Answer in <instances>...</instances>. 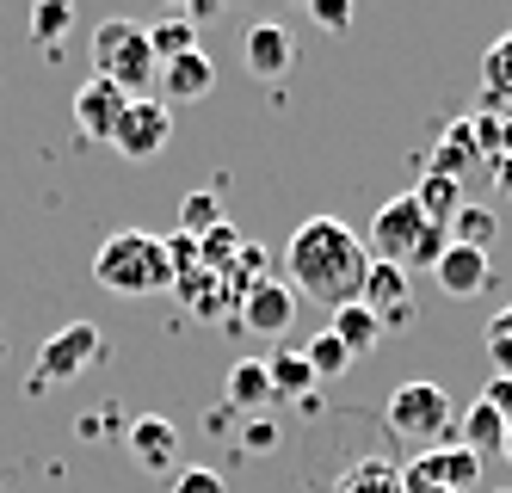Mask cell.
<instances>
[{"instance_id":"cell-1","label":"cell","mask_w":512,"mask_h":493,"mask_svg":"<svg viewBox=\"0 0 512 493\" xmlns=\"http://www.w3.org/2000/svg\"><path fill=\"white\" fill-rule=\"evenodd\" d=\"M364 272H371V253H364V235H352L340 216H309L284 247V284L297 296H315L327 309H346L364 290Z\"/></svg>"},{"instance_id":"cell-2","label":"cell","mask_w":512,"mask_h":493,"mask_svg":"<svg viewBox=\"0 0 512 493\" xmlns=\"http://www.w3.org/2000/svg\"><path fill=\"white\" fill-rule=\"evenodd\" d=\"M93 278L112 290V296H155V290H173V265H167L161 235H149V229H118V235L99 241Z\"/></svg>"},{"instance_id":"cell-3","label":"cell","mask_w":512,"mask_h":493,"mask_svg":"<svg viewBox=\"0 0 512 493\" xmlns=\"http://www.w3.org/2000/svg\"><path fill=\"white\" fill-rule=\"evenodd\" d=\"M451 247V229H432V222L420 216V204L401 192V198H389L377 216H371V235H364V253H371V265H438V253Z\"/></svg>"},{"instance_id":"cell-4","label":"cell","mask_w":512,"mask_h":493,"mask_svg":"<svg viewBox=\"0 0 512 493\" xmlns=\"http://www.w3.org/2000/svg\"><path fill=\"white\" fill-rule=\"evenodd\" d=\"M93 74L99 81H112L124 99H142L155 81V50H149V25H136V19H105L93 31Z\"/></svg>"},{"instance_id":"cell-5","label":"cell","mask_w":512,"mask_h":493,"mask_svg":"<svg viewBox=\"0 0 512 493\" xmlns=\"http://www.w3.org/2000/svg\"><path fill=\"white\" fill-rule=\"evenodd\" d=\"M99 358H105V333L93 321H68V327H56L44 346H38V364H31V383L25 389L44 395L56 383H75V376H87Z\"/></svg>"},{"instance_id":"cell-6","label":"cell","mask_w":512,"mask_h":493,"mask_svg":"<svg viewBox=\"0 0 512 493\" xmlns=\"http://www.w3.org/2000/svg\"><path fill=\"white\" fill-rule=\"evenodd\" d=\"M383 426L401 438V444H438L451 432V395L438 383H401L389 401H383Z\"/></svg>"},{"instance_id":"cell-7","label":"cell","mask_w":512,"mask_h":493,"mask_svg":"<svg viewBox=\"0 0 512 493\" xmlns=\"http://www.w3.org/2000/svg\"><path fill=\"white\" fill-rule=\"evenodd\" d=\"M167 142H173V111H167L161 99H130L124 118H118V130H112V148H118V155H124V161H155Z\"/></svg>"},{"instance_id":"cell-8","label":"cell","mask_w":512,"mask_h":493,"mask_svg":"<svg viewBox=\"0 0 512 493\" xmlns=\"http://www.w3.org/2000/svg\"><path fill=\"white\" fill-rule=\"evenodd\" d=\"M401 481H420V487H438V493H469L482 481V457H469L463 444H432L401 469Z\"/></svg>"},{"instance_id":"cell-9","label":"cell","mask_w":512,"mask_h":493,"mask_svg":"<svg viewBox=\"0 0 512 493\" xmlns=\"http://www.w3.org/2000/svg\"><path fill=\"white\" fill-rule=\"evenodd\" d=\"M290 315H297V290H290L284 278H266V284H253L241 296V327L260 333V339H278L290 327Z\"/></svg>"},{"instance_id":"cell-10","label":"cell","mask_w":512,"mask_h":493,"mask_svg":"<svg viewBox=\"0 0 512 493\" xmlns=\"http://www.w3.org/2000/svg\"><path fill=\"white\" fill-rule=\"evenodd\" d=\"M358 302H364V309H371L383 327H408V321H414V302H408V272H401V265H371V272H364Z\"/></svg>"},{"instance_id":"cell-11","label":"cell","mask_w":512,"mask_h":493,"mask_svg":"<svg viewBox=\"0 0 512 493\" xmlns=\"http://www.w3.org/2000/svg\"><path fill=\"white\" fill-rule=\"evenodd\" d=\"M124 93L112 87V81H99V74H93V81L75 93V130L87 136V142H112V130H118V118H124Z\"/></svg>"},{"instance_id":"cell-12","label":"cell","mask_w":512,"mask_h":493,"mask_svg":"<svg viewBox=\"0 0 512 493\" xmlns=\"http://www.w3.org/2000/svg\"><path fill=\"white\" fill-rule=\"evenodd\" d=\"M130 457L136 469H149V475H167V463L179 457V426L161 420V413H142V420H130Z\"/></svg>"},{"instance_id":"cell-13","label":"cell","mask_w":512,"mask_h":493,"mask_svg":"<svg viewBox=\"0 0 512 493\" xmlns=\"http://www.w3.org/2000/svg\"><path fill=\"white\" fill-rule=\"evenodd\" d=\"M432 278H438V290L445 296H457V302H469L475 290H482L488 278H494V265H488V253H475V247H445L438 253V265H432Z\"/></svg>"},{"instance_id":"cell-14","label":"cell","mask_w":512,"mask_h":493,"mask_svg":"<svg viewBox=\"0 0 512 493\" xmlns=\"http://www.w3.org/2000/svg\"><path fill=\"white\" fill-rule=\"evenodd\" d=\"M161 105L167 99H204L210 87H216V62L204 56V50H186V56H173V62H161Z\"/></svg>"},{"instance_id":"cell-15","label":"cell","mask_w":512,"mask_h":493,"mask_svg":"<svg viewBox=\"0 0 512 493\" xmlns=\"http://www.w3.org/2000/svg\"><path fill=\"white\" fill-rule=\"evenodd\" d=\"M475 161H482V148H475V130H469V118H457V124H445L438 148L426 155V173H445V179L463 185V173H469Z\"/></svg>"},{"instance_id":"cell-16","label":"cell","mask_w":512,"mask_h":493,"mask_svg":"<svg viewBox=\"0 0 512 493\" xmlns=\"http://www.w3.org/2000/svg\"><path fill=\"white\" fill-rule=\"evenodd\" d=\"M290 62H297V50H290V31L284 25H253L247 31V68L260 74V81L290 74Z\"/></svg>"},{"instance_id":"cell-17","label":"cell","mask_w":512,"mask_h":493,"mask_svg":"<svg viewBox=\"0 0 512 493\" xmlns=\"http://www.w3.org/2000/svg\"><path fill=\"white\" fill-rule=\"evenodd\" d=\"M173 290L186 296V309L198 315V321H223L229 315V290H223V272H210V265H198V272H186V278H173Z\"/></svg>"},{"instance_id":"cell-18","label":"cell","mask_w":512,"mask_h":493,"mask_svg":"<svg viewBox=\"0 0 512 493\" xmlns=\"http://www.w3.org/2000/svg\"><path fill=\"white\" fill-rule=\"evenodd\" d=\"M327 333H334L340 346L352 352V364H358V358H371V352H377V339H383V321H377L371 309H364V302H346V309H334Z\"/></svg>"},{"instance_id":"cell-19","label":"cell","mask_w":512,"mask_h":493,"mask_svg":"<svg viewBox=\"0 0 512 493\" xmlns=\"http://www.w3.org/2000/svg\"><path fill=\"white\" fill-rule=\"evenodd\" d=\"M408 198L420 204V216L432 222V229H451V216L469 204V198H463V185H457V179H445V173H420V185H414Z\"/></svg>"},{"instance_id":"cell-20","label":"cell","mask_w":512,"mask_h":493,"mask_svg":"<svg viewBox=\"0 0 512 493\" xmlns=\"http://www.w3.org/2000/svg\"><path fill=\"white\" fill-rule=\"evenodd\" d=\"M482 111H512V31H500L482 56Z\"/></svg>"},{"instance_id":"cell-21","label":"cell","mask_w":512,"mask_h":493,"mask_svg":"<svg viewBox=\"0 0 512 493\" xmlns=\"http://www.w3.org/2000/svg\"><path fill=\"white\" fill-rule=\"evenodd\" d=\"M327 493H408V487H401V469L389 457H358L340 469V481Z\"/></svg>"},{"instance_id":"cell-22","label":"cell","mask_w":512,"mask_h":493,"mask_svg":"<svg viewBox=\"0 0 512 493\" xmlns=\"http://www.w3.org/2000/svg\"><path fill=\"white\" fill-rule=\"evenodd\" d=\"M266 376H272V401L278 395H315V370H309V358H303V346H278L272 358H266Z\"/></svg>"},{"instance_id":"cell-23","label":"cell","mask_w":512,"mask_h":493,"mask_svg":"<svg viewBox=\"0 0 512 493\" xmlns=\"http://www.w3.org/2000/svg\"><path fill=\"white\" fill-rule=\"evenodd\" d=\"M229 407H241V413H253V407H266L272 401V376H266V358H241V364H229Z\"/></svg>"},{"instance_id":"cell-24","label":"cell","mask_w":512,"mask_h":493,"mask_svg":"<svg viewBox=\"0 0 512 493\" xmlns=\"http://www.w3.org/2000/svg\"><path fill=\"white\" fill-rule=\"evenodd\" d=\"M500 444H506V420H500L488 401H475L463 413V450H469V457H494Z\"/></svg>"},{"instance_id":"cell-25","label":"cell","mask_w":512,"mask_h":493,"mask_svg":"<svg viewBox=\"0 0 512 493\" xmlns=\"http://www.w3.org/2000/svg\"><path fill=\"white\" fill-rule=\"evenodd\" d=\"M149 50H155V68L173 62V56H186V50H198V25H192L186 13L155 19V25H149Z\"/></svg>"},{"instance_id":"cell-26","label":"cell","mask_w":512,"mask_h":493,"mask_svg":"<svg viewBox=\"0 0 512 493\" xmlns=\"http://www.w3.org/2000/svg\"><path fill=\"white\" fill-rule=\"evenodd\" d=\"M494 229H500V216H494L488 204H463V210L451 216V241H457V247H475V253L494 247Z\"/></svg>"},{"instance_id":"cell-27","label":"cell","mask_w":512,"mask_h":493,"mask_svg":"<svg viewBox=\"0 0 512 493\" xmlns=\"http://www.w3.org/2000/svg\"><path fill=\"white\" fill-rule=\"evenodd\" d=\"M216 222H229V210H223V198H216V192H186V198H179V235H210L216 229Z\"/></svg>"},{"instance_id":"cell-28","label":"cell","mask_w":512,"mask_h":493,"mask_svg":"<svg viewBox=\"0 0 512 493\" xmlns=\"http://www.w3.org/2000/svg\"><path fill=\"white\" fill-rule=\"evenodd\" d=\"M303 358H309V370H315V383H327V376H340V370H352V352L340 346L334 333H315V339H303Z\"/></svg>"},{"instance_id":"cell-29","label":"cell","mask_w":512,"mask_h":493,"mask_svg":"<svg viewBox=\"0 0 512 493\" xmlns=\"http://www.w3.org/2000/svg\"><path fill=\"white\" fill-rule=\"evenodd\" d=\"M235 253H241V229H235V222H216L210 235H198V259L210 265V272H223Z\"/></svg>"},{"instance_id":"cell-30","label":"cell","mask_w":512,"mask_h":493,"mask_svg":"<svg viewBox=\"0 0 512 493\" xmlns=\"http://www.w3.org/2000/svg\"><path fill=\"white\" fill-rule=\"evenodd\" d=\"M68 25H75V7H68V0H44V7H31V37H38V44H56Z\"/></svg>"},{"instance_id":"cell-31","label":"cell","mask_w":512,"mask_h":493,"mask_svg":"<svg viewBox=\"0 0 512 493\" xmlns=\"http://www.w3.org/2000/svg\"><path fill=\"white\" fill-rule=\"evenodd\" d=\"M482 339H488V358H494V370H500V376H512V302H506V309L488 321V333H482Z\"/></svg>"},{"instance_id":"cell-32","label":"cell","mask_w":512,"mask_h":493,"mask_svg":"<svg viewBox=\"0 0 512 493\" xmlns=\"http://www.w3.org/2000/svg\"><path fill=\"white\" fill-rule=\"evenodd\" d=\"M161 247H167V265H173V278H186V272H198V265H204V259H198V241H192V235H179V229H173Z\"/></svg>"},{"instance_id":"cell-33","label":"cell","mask_w":512,"mask_h":493,"mask_svg":"<svg viewBox=\"0 0 512 493\" xmlns=\"http://www.w3.org/2000/svg\"><path fill=\"white\" fill-rule=\"evenodd\" d=\"M309 19L321 31H346L352 25V7H346V0H309Z\"/></svg>"},{"instance_id":"cell-34","label":"cell","mask_w":512,"mask_h":493,"mask_svg":"<svg viewBox=\"0 0 512 493\" xmlns=\"http://www.w3.org/2000/svg\"><path fill=\"white\" fill-rule=\"evenodd\" d=\"M173 493H229V487H223V475H216V469H179Z\"/></svg>"},{"instance_id":"cell-35","label":"cell","mask_w":512,"mask_h":493,"mask_svg":"<svg viewBox=\"0 0 512 493\" xmlns=\"http://www.w3.org/2000/svg\"><path fill=\"white\" fill-rule=\"evenodd\" d=\"M482 401L500 413V420H506V432H512V376H494V383L482 389Z\"/></svg>"},{"instance_id":"cell-36","label":"cell","mask_w":512,"mask_h":493,"mask_svg":"<svg viewBox=\"0 0 512 493\" xmlns=\"http://www.w3.org/2000/svg\"><path fill=\"white\" fill-rule=\"evenodd\" d=\"M241 450H253V457H260V450H278V426H272V420H266V426H247Z\"/></svg>"},{"instance_id":"cell-37","label":"cell","mask_w":512,"mask_h":493,"mask_svg":"<svg viewBox=\"0 0 512 493\" xmlns=\"http://www.w3.org/2000/svg\"><path fill=\"white\" fill-rule=\"evenodd\" d=\"M494 185H500V198H512V155L494 161Z\"/></svg>"},{"instance_id":"cell-38","label":"cell","mask_w":512,"mask_h":493,"mask_svg":"<svg viewBox=\"0 0 512 493\" xmlns=\"http://www.w3.org/2000/svg\"><path fill=\"white\" fill-rule=\"evenodd\" d=\"M401 487H408V493H438V487H420V481H401Z\"/></svg>"},{"instance_id":"cell-39","label":"cell","mask_w":512,"mask_h":493,"mask_svg":"<svg viewBox=\"0 0 512 493\" xmlns=\"http://www.w3.org/2000/svg\"><path fill=\"white\" fill-rule=\"evenodd\" d=\"M500 450H506V457H512V432H506V444H500Z\"/></svg>"},{"instance_id":"cell-40","label":"cell","mask_w":512,"mask_h":493,"mask_svg":"<svg viewBox=\"0 0 512 493\" xmlns=\"http://www.w3.org/2000/svg\"><path fill=\"white\" fill-rule=\"evenodd\" d=\"M506 493H512V487H506Z\"/></svg>"}]
</instances>
